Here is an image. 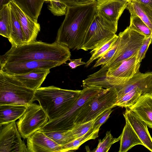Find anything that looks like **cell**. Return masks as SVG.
<instances>
[{
	"label": "cell",
	"instance_id": "cell-3",
	"mask_svg": "<svg viewBox=\"0 0 152 152\" xmlns=\"http://www.w3.org/2000/svg\"><path fill=\"white\" fill-rule=\"evenodd\" d=\"M81 92V90L63 89L53 86L40 87L35 91L34 99L50 121L68 111L78 99Z\"/></svg>",
	"mask_w": 152,
	"mask_h": 152
},
{
	"label": "cell",
	"instance_id": "cell-15",
	"mask_svg": "<svg viewBox=\"0 0 152 152\" xmlns=\"http://www.w3.org/2000/svg\"><path fill=\"white\" fill-rule=\"evenodd\" d=\"M135 88L141 90L142 95L152 94V72L142 73L139 72L135 74L127 82L117 90L118 100Z\"/></svg>",
	"mask_w": 152,
	"mask_h": 152
},
{
	"label": "cell",
	"instance_id": "cell-27",
	"mask_svg": "<svg viewBox=\"0 0 152 152\" xmlns=\"http://www.w3.org/2000/svg\"><path fill=\"white\" fill-rule=\"evenodd\" d=\"M0 34L8 39L10 32V4L0 8Z\"/></svg>",
	"mask_w": 152,
	"mask_h": 152
},
{
	"label": "cell",
	"instance_id": "cell-21",
	"mask_svg": "<svg viewBox=\"0 0 152 152\" xmlns=\"http://www.w3.org/2000/svg\"><path fill=\"white\" fill-rule=\"evenodd\" d=\"M125 119V125L121 134L119 152H126L136 145H143L128 121Z\"/></svg>",
	"mask_w": 152,
	"mask_h": 152
},
{
	"label": "cell",
	"instance_id": "cell-25",
	"mask_svg": "<svg viewBox=\"0 0 152 152\" xmlns=\"http://www.w3.org/2000/svg\"><path fill=\"white\" fill-rule=\"evenodd\" d=\"M100 128L93 127L85 134L63 145L62 146L61 152L76 150L86 141L97 138Z\"/></svg>",
	"mask_w": 152,
	"mask_h": 152
},
{
	"label": "cell",
	"instance_id": "cell-26",
	"mask_svg": "<svg viewBox=\"0 0 152 152\" xmlns=\"http://www.w3.org/2000/svg\"><path fill=\"white\" fill-rule=\"evenodd\" d=\"M118 37V35L115 34L99 46L92 50L90 52L92 53L91 56L86 62L85 67H88L94 60L99 58L107 52L115 44Z\"/></svg>",
	"mask_w": 152,
	"mask_h": 152
},
{
	"label": "cell",
	"instance_id": "cell-18",
	"mask_svg": "<svg viewBox=\"0 0 152 152\" xmlns=\"http://www.w3.org/2000/svg\"><path fill=\"white\" fill-rule=\"evenodd\" d=\"M152 129V94L142 95L137 102L128 108Z\"/></svg>",
	"mask_w": 152,
	"mask_h": 152
},
{
	"label": "cell",
	"instance_id": "cell-9",
	"mask_svg": "<svg viewBox=\"0 0 152 152\" xmlns=\"http://www.w3.org/2000/svg\"><path fill=\"white\" fill-rule=\"evenodd\" d=\"M49 120L41 106L33 102L28 106L24 113L16 123L22 137L26 139L41 129Z\"/></svg>",
	"mask_w": 152,
	"mask_h": 152
},
{
	"label": "cell",
	"instance_id": "cell-38",
	"mask_svg": "<svg viewBox=\"0 0 152 152\" xmlns=\"http://www.w3.org/2000/svg\"><path fill=\"white\" fill-rule=\"evenodd\" d=\"M82 58L75 59H70L68 65L72 69L76 68L77 66L86 64V63L82 61Z\"/></svg>",
	"mask_w": 152,
	"mask_h": 152
},
{
	"label": "cell",
	"instance_id": "cell-30",
	"mask_svg": "<svg viewBox=\"0 0 152 152\" xmlns=\"http://www.w3.org/2000/svg\"><path fill=\"white\" fill-rule=\"evenodd\" d=\"M129 28L144 35L146 38L152 37V31L136 15L130 14Z\"/></svg>",
	"mask_w": 152,
	"mask_h": 152
},
{
	"label": "cell",
	"instance_id": "cell-12",
	"mask_svg": "<svg viewBox=\"0 0 152 152\" xmlns=\"http://www.w3.org/2000/svg\"><path fill=\"white\" fill-rule=\"evenodd\" d=\"M128 3L124 0H97L96 2V13L118 25V20Z\"/></svg>",
	"mask_w": 152,
	"mask_h": 152
},
{
	"label": "cell",
	"instance_id": "cell-4",
	"mask_svg": "<svg viewBox=\"0 0 152 152\" xmlns=\"http://www.w3.org/2000/svg\"><path fill=\"white\" fill-rule=\"evenodd\" d=\"M35 92L14 75L0 70V105H28L35 101Z\"/></svg>",
	"mask_w": 152,
	"mask_h": 152
},
{
	"label": "cell",
	"instance_id": "cell-20",
	"mask_svg": "<svg viewBox=\"0 0 152 152\" xmlns=\"http://www.w3.org/2000/svg\"><path fill=\"white\" fill-rule=\"evenodd\" d=\"M28 106L14 104L0 105V126L19 119L25 112Z\"/></svg>",
	"mask_w": 152,
	"mask_h": 152
},
{
	"label": "cell",
	"instance_id": "cell-40",
	"mask_svg": "<svg viewBox=\"0 0 152 152\" xmlns=\"http://www.w3.org/2000/svg\"><path fill=\"white\" fill-rule=\"evenodd\" d=\"M14 0H0V8L3 6L9 4Z\"/></svg>",
	"mask_w": 152,
	"mask_h": 152
},
{
	"label": "cell",
	"instance_id": "cell-39",
	"mask_svg": "<svg viewBox=\"0 0 152 152\" xmlns=\"http://www.w3.org/2000/svg\"><path fill=\"white\" fill-rule=\"evenodd\" d=\"M144 4L152 9V0H133Z\"/></svg>",
	"mask_w": 152,
	"mask_h": 152
},
{
	"label": "cell",
	"instance_id": "cell-14",
	"mask_svg": "<svg viewBox=\"0 0 152 152\" xmlns=\"http://www.w3.org/2000/svg\"><path fill=\"white\" fill-rule=\"evenodd\" d=\"M10 4L20 23L26 44L36 41L41 29L37 20H33L26 14L13 1Z\"/></svg>",
	"mask_w": 152,
	"mask_h": 152
},
{
	"label": "cell",
	"instance_id": "cell-42",
	"mask_svg": "<svg viewBox=\"0 0 152 152\" xmlns=\"http://www.w3.org/2000/svg\"><path fill=\"white\" fill-rule=\"evenodd\" d=\"M45 1H48V0H45Z\"/></svg>",
	"mask_w": 152,
	"mask_h": 152
},
{
	"label": "cell",
	"instance_id": "cell-11",
	"mask_svg": "<svg viewBox=\"0 0 152 152\" xmlns=\"http://www.w3.org/2000/svg\"><path fill=\"white\" fill-rule=\"evenodd\" d=\"M62 64L55 61H18L0 64V70L8 74L15 75L26 74L38 69H50Z\"/></svg>",
	"mask_w": 152,
	"mask_h": 152
},
{
	"label": "cell",
	"instance_id": "cell-34",
	"mask_svg": "<svg viewBox=\"0 0 152 152\" xmlns=\"http://www.w3.org/2000/svg\"><path fill=\"white\" fill-rule=\"evenodd\" d=\"M118 39L114 45L104 54L99 58L93 66L94 68L100 65L102 66L107 63L114 56L118 44Z\"/></svg>",
	"mask_w": 152,
	"mask_h": 152
},
{
	"label": "cell",
	"instance_id": "cell-29",
	"mask_svg": "<svg viewBox=\"0 0 152 152\" xmlns=\"http://www.w3.org/2000/svg\"><path fill=\"white\" fill-rule=\"evenodd\" d=\"M142 95L141 90L134 88L124 95L117 101L115 105V107L129 108L134 105Z\"/></svg>",
	"mask_w": 152,
	"mask_h": 152
},
{
	"label": "cell",
	"instance_id": "cell-1",
	"mask_svg": "<svg viewBox=\"0 0 152 152\" xmlns=\"http://www.w3.org/2000/svg\"><path fill=\"white\" fill-rule=\"evenodd\" d=\"M96 2L67 7L64 20L58 31L56 41L70 49H80L96 14Z\"/></svg>",
	"mask_w": 152,
	"mask_h": 152
},
{
	"label": "cell",
	"instance_id": "cell-35",
	"mask_svg": "<svg viewBox=\"0 0 152 152\" xmlns=\"http://www.w3.org/2000/svg\"><path fill=\"white\" fill-rule=\"evenodd\" d=\"M152 42V37L145 39L136 56L137 62L141 63L142 60L145 57L148 48Z\"/></svg>",
	"mask_w": 152,
	"mask_h": 152
},
{
	"label": "cell",
	"instance_id": "cell-41",
	"mask_svg": "<svg viewBox=\"0 0 152 152\" xmlns=\"http://www.w3.org/2000/svg\"><path fill=\"white\" fill-rule=\"evenodd\" d=\"M124 0L128 2L130 0Z\"/></svg>",
	"mask_w": 152,
	"mask_h": 152
},
{
	"label": "cell",
	"instance_id": "cell-31",
	"mask_svg": "<svg viewBox=\"0 0 152 152\" xmlns=\"http://www.w3.org/2000/svg\"><path fill=\"white\" fill-rule=\"evenodd\" d=\"M121 135L118 138H114L110 131H107L106 135L103 139L99 140L97 147L92 151L94 152H107L110 149L112 145L120 140Z\"/></svg>",
	"mask_w": 152,
	"mask_h": 152
},
{
	"label": "cell",
	"instance_id": "cell-22",
	"mask_svg": "<svg viewBox=\"0 0 152 152\" xmlns=\"http://www.w3.org/2000/svg\"><path fill=\"white\" fill-rule=\"evenodd\" d=\"M10 32L8 39L11 46H18L26 44L25 39L20 23L14 11L10 4Z\"/></svg>",
	"mask_w": 152,
	"mask_h": 152
},
{
	"label": "cell",
	"instance_id": "cell-6",
	"mask_svg": "<svg viewBox=\"0 0 152 152\" xmlns=\"http://www.w3.org/2000/svg\"><path fill=\"white\" fill-rule=\"evenodd\" d=\"M117 92L115 88L104 89L88 100L81 109L75 126L94 120L106 110L116 107Z\"/></svg>",
	"mask_w": 152,
	"mask_h": 152
},
{
	"label": "cell",
	"instance_id": "cell-17",
	"mask_svg": "<svg viewBox=\"0 0 152 152\" xmlns=\"http://www.w3.org/2000/svg\"><path fill=\"white\" fill-rule=\"evenodd\" d=\"M140 65V63L137 61L136 56H135L124 60L117 66L109 69L106 75L119 78L126 84L139 72Z\"/></svg>",
	"mask_w": 152,
	"mask_h": 152
},
{
	"label": "cell",
	"instance_id": "cell-32",
	"mask_svg": "<svg viewBox=\"0 0 152 152\" xmlns=\"http://www.w3.org/2000/svg\"><path fill=\"white\" fill-rule=\"evenodd\" d=\"M96 118L86 122L75 125L71 130L75 139L84 135L91 129L93 127Z\"/></svg>",
	"mask_w": 152,
	"mask_h": 152
},
{
	"label": "cell",
	"instance_id": "cell-24",
	"mask_svg": "<svg viewBox=\"0 0 152 152\" xmlns=\"http://www.w3.org/2000/svg\"><path fill=\"white\" fill-rule=\"evenodd\" d=\"M13 1L30 18L37 20L45 0H14Z\"/></svg>",
	"mask_w": 152,
	"mask_h": 152
},
{
	"label": "cell",
	"instance_id": "cell-8",
	"mask_svg": "<svg viewBox=\"0 0 152 152\" xmlns=\"http://www.w3.org/2000/svg\"><path fill=\"white\" fill-rule=\"evenodd\" d=\"M117 29L118 25L96 13L80 49L88 51L95 48L115 34Z\"/></svg>",
	"mask_w": 152,
	"mask_h": 152
},
{
	"label": "cell",
	"instance_id": "cell-43",
	"mask_svg": "<svg viewBox=\"0 0 152 152\" xmlns=\"http://www.w3.org/2000/svg\"><path fill=\"white\" fill-rule=\"evenodd\" d=\"M50 1V0H48V1Z\"/></svg>",
	"mask_w": 152,
	"mask_h": 152
},
{
	"label": "cell",
	"instance_id": "cell-36",
	"mask_svg": "<svg viewBox=\"0 0 152 152\" xmlns=\"http://www.w3.org/2000/svg\"><path fill=\"white\" fill-rule=\"evenodd\" d=\"M112 109L111 108L107 109L100 114L96 118L93 127H100L103 124L105 123L113 111Z\"/></svg>",
	"mask_w": 152,
	"mask_h": 152
},
{
	"label": "cell",
	"instance_id": "cell-13",
	"mask_svg": "<svg viewBox=\"0 0 152 152\" xmlns=\"http://www.w3.org/2000/svg\"><path fill=\"white\" fill-rule=\"evenodd\" d=\"M27 139L28 152H61L62 146L56 143L41 129Z\"/></svg>",
	"mask_w": 152,
	"mask_h": 152
},
{
	"label": "cell",
	"instance_id": "cell-16",
	"mask_svg": "<svg viewBox=\"0 0 152 152\" xmlns=\"http://www.w3.org/2000/svg\"><path fill=\"white\" fill-rule=\"evenodd\" d=\"M123 115L142 142L143 146L152 152V138L146 123L128 108H126Z\"/></svg>",
	"mask_w": 152,
	"mask_h": 152
},
{
	"label": "cell",
	"instance_id": "cell-33",
	"mask_svg": "<svg viewBox=\"0 0 152 152\" xmlns=\"http://www.w3.org/2000/svg\"><path fill=\"white\" fill-rule=\"evenodd\" d=\"M48 8L54 15L61 16L65 15L67 7L60 0H50Z\"/></svg>",
	"mask_w": 152,
	"mask_h": 152
},
{
	"label": "cell",
	"instance_id": "cell-5",
	"mask_svg": "<svg viewBox=\"0 0 152 152\" xmlns=\"http://www.w3.org/2000/svg\"><path fill=\"white\" fill-rule=\"evenodd\" d=\"M118 36V46L114 56L107 63L102 66L99 71L107 72L109 69L117 66L124 60L136 56L146 38L129 26L120 32Z\"/></svg>",
	"mask_w": 152,
	"mask_h": 152
},
{
	"label": "cell",
	"instance_id": "cell-19",
	"mask_svg": "<svg viewBox=\"0 0 152 152\" xmlns=\"http://www.w3.org/2000/svg\"><path fill=\"white\" fill-rule=\"evenodd\" d=\"M50 72V69H38L26 74L13 75L27 87L35 91L40 87Z\"/></svg>",
	"mask_w": 152,
	"mask_h": 152
},
{
	"label": "cell",
	"instance_id": "cell-23",
	"mask_svg": "<svg viewBox=\"0 0 152 152\" xmlns=\"http://www.w3.org/2000/svg\"><path fill=\"white\" fill-rule=\"evenodd\" d=\"M128 2L126 8L130 13L137 15L152 31V9L134 0Z\"/></svg>",
	"mask_w": 152,
	"mask_h": 152
},
{
	"label": "cell",
	"instance_id": "cell-2",
	"mask_svg": "<svg viewBox=\"0 0 152 152\" xmlns=\"http://www.w3.org/2000/svg\"><path fill=\"white\" fill-rule=\"evenodd\" d=\"M71 56L70 49L56 41L49 43L36 40L20 46H11L0 56V64L25 60L55 61L63 64L70 59Z\"/></svg>",
	"mask_w": 152,
	"mask_h": 152
},
{
	"label": "cell",
	"instance_id": "cell-28",
	"mask_svg": "<svg viewBox=\"0 0 152 152\" xmlns=\"http://www.w3.org/2000/svg\"><path fill=\"white\" fill-rule=\"evenodd\" d=\"M44 132L48 137L61 146L75 139L71 130H57Z\"/></svg>",
	"mask_w": 152,
	"mask_h": 152
},
{
	"label": "cell",
	"instance_id": "cell-10",
	"mask_svg": "<svg viewBox=\"0 0 152 152\" xmlns=\"http://www.w3.org/2000/svg\"><path fill=\"white\" fill-rule=\"evenodd\" d=\"M15 121L0 126V152H28Z\"/></svg>",
	"mask_w": 152,
	"mask_h": 152
},
{
	"label": "cell",
	"instance_id": "cell-7",
	"mask_svg": "<svg viewBox=\"0 0 152 152\" xmlns=\"http://www.w3.org/2000/svg\"><path fill=\"white\" fill-rule=\"evenodd\" d=\"M104 89L96 86L83 88L78 99L68 111L58 118L48 121L41 129L44 132L71 130L75 126V121L83 105Z\"/></svg>",
	"mask_w": 152,
	"mask_h": 152
},
{
	"label": "cell",
	"instance_id": "cell-37",
	"mask_svg": "<svg viewBox=\"0 0 152 152\" xmlns=\"http://www.w3.org/2000/svg\"><path fill=\"white\" fill-rule=\"evenodd\" d=\"M67 7L89 4L95 2V0H60Z\"/></svg>",
	"mask_w": 152,
	"mask_h": 152
}]
</instances>
